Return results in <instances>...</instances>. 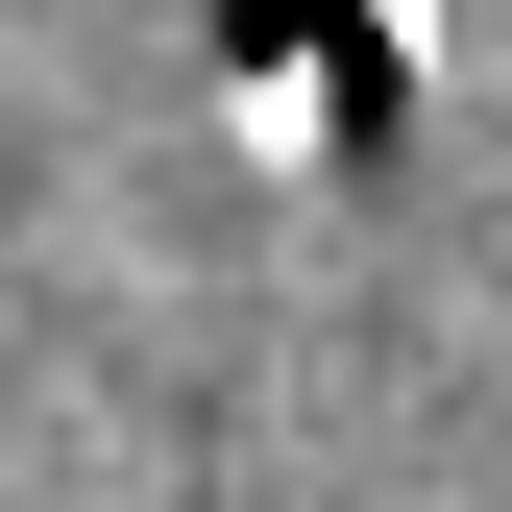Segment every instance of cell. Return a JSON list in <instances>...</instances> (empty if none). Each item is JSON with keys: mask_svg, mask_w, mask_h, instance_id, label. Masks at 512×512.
<instances>
[{"mask_svg": "<svg viewBox=\"0 0 512 512\" xmlns=\"http://www.w3.org/2000/svg\"><path fill=\"white\" fill-rule=\"evenodd\" d=\"M196 74H220V147H244V171L342 196V171L415 147L439 25H415V0H196Z\"/></svg>", "mask_w": 512, "mask_h": 512, "instance_id": "1", "label": "cell"}]
</instances>
